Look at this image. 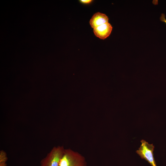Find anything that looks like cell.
I'll use <instances>...</instances> for the list:
<instances>
[{
	"label": "cell",
	"mask_w": 166,
	"mask_h": 166,
	"mask_svg": "<svg viewBox=\"0 0 166 166\" xmlns=\"http://www.w3.org/2000/svg\"><path fill=\"white\" fill-rule=\"evenodd\" d=\"M8 160L7 154L3 150L0 151V166H7Z\"/></svg>",
	"instance_id": "cell-6"
},
{
	"label": "cell",
	"mask_w": 166,
	"mask_h": 166,
	"mask_svg": "<svg viewBox=\"0 0 166 166\" xmlns=\"http://www.w3.org/2000/svg\"><path fill=\"white\" fill-rule=\"evenodd\" d=\"M80 2L84 4H89L91 3L92 0H81Z\"/></svg>",
	"instance_id": "cell-8"
},
{
	"label": "cell",
	"mask_w": 166,
	"mask_h": 166,
	"mask_svg": "<svg viewBox=\"0 0 166 166\" xmlns=\"http://www.w3.org/2000/svg\"><path fill=\"white\" fill-rule=\"evenodd\" d=\"M140 142L141 144L136 153L140 157L146 160L152 166H157L154 157L153 151L154 146L153 144H150L144 140Z\"/></svg>",
	"instance_id": "cell-3"
},
{
	"label": "cell",
	"mask_w": 166,
	"mask_h": 166,
	"mask_svg": "<svg viewBox=\"0 0 166 166\" xmlns=\"http://www.w3.org/2000/svg\"><path fill=\"white\" fill-rule=\"evenodd\" d=\"M59 166H87L85 157L77 152L65 149L59 162Z\"/></svg>",
	"instance_id": "cell-1"
},
{
	"label": "cell",
	"mask_w": 166,
	"mask_h": 166,
	"mask_svg": "<svg viewBox=\"0 0 166 166\" xmlns=\"http://www.w3.org/2000/svg\"><path fill=\"white\" fill-rule=\"evenodd\" d=\"M160 21L164 22L166 24V19L165 14L162 13L160 17Z\"/></svg>",
	"instance_id": "cell-7"
},
{
	"label": "cell",
	"mask_w": 166,
	"mask_h": 166,
	"mask_svg": "<svg viewBox=\"0 0 166 166\" xmlns=\"http://www.w3.org/2000/svg\"><path fill=\"white\" fill-rule=\"evenodd\" d=\"M112 28L111 25L107 22L95 28L93 31L96 36L101 39H104L110 34Z\"/></svg>",
	"instance_id": "cell-4"
},
{
	"label": "cell",
	"mask_w": 166,
	"mask_h": 166,
	"mask_svg": "<svg viewBox=\"0 0 166 166\" xmlns=\"http://www.w3.org/2000/svg\"><path fill=\"white\" fill-rule=\"evenodd\" d=\"M109 18L105 14L100 12L95 14L92 17L89 21L91 27L95 28L108 22Z\"/></svg>",
	"instance_id": "cell-5"
},
{
	"label": "cell",
	"mask_w": 166,
	"mask_h": 166,
	"mask_svg": "<svg viewBox=\"0 0 166 166\" xmlns=\"http://www.w3.org/2000/svg\"><path fill=\"white\" fill-rule=\"evenodd\" d=\"M64 150L62 146L53 147L41 160L39 166H59V162Z\"/></svg>",
	"instance_id": "cell-2"
}]
</instances>
